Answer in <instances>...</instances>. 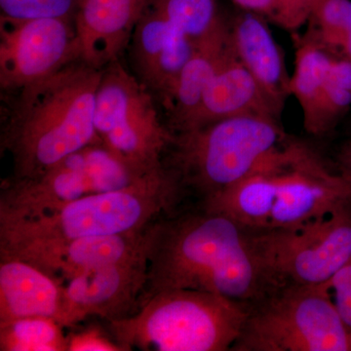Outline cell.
Wrapping results in <instances>:
<instances>
[{"instance_id":"6da1fadb","label":"cell","mask_w":351,"mask_h":351,"mask_svg":"<svg viewBox=\"0 0 351 351\" xmlns=\"http://www.w3.org/2000/svg\"><path fill=\"white\" fill-rule=\"evenodd\" d=\"M147 282L152 295L186 289L223 295L249 307L280 287L265 263L258 230L200 208L160 216L145 230Z\"/></svg>"},{"instance_id":"7a4b0ae2","label":"cell","mask_w":351,"mask_h":351,"mask_svg":"<svg viewBox=\"0 0 351 351\" xmlns=\"http://www.w3.org/2000/svg\"><path fill=\"white\" fill-rule=\"evenodd\" d=\"M101 69L82 61L13 92L2 117L0 145L12 164L8 182L32 179L88 145Z\"/></svg>"},{"instance_id":"3957f363","label":"cell","mask_w":351,"mask_h":351,"mask_svg":"<svg viewBox=\"0 0 351 351\" xmlns=\"http://www.w3.org/2000/svg\"><path fill=\"white\" fill-rule=\"evenodd\" d=\"M350 198V176L332 172L309 145L286 138L250 174L201 208L256 230H293Z\"/></svg>"},{"instance_id":"277c9868","label":"cell","mask_w":351,"mask_h":351,"mask_svg":"<svg viewBox=\"0 0 351 351\" xmlns=\"http://www.w3.org/2000/svg\"><path fill=\"white\" fill-rule=\"evenodd\" d=\"M250 307L204 291H162L137 313L108 322L122 351L232 350Z\"/></svg>"},{"instance_id":"5b68a950","label":"cell","mask_w":351,"mask_h":351,"mask_svg":"<svg viewBox=\"0 0 351 351\" xmlns=\"http://www.w3.org/2000/svg\"><path fill=\"white\" fill-rule=\"evenodd\" d=\"M181 195L165 166L131 186L84 196L31 218H0V243L106 237L145 230Z\"/></svg>"},{"instance_id":"8992f818","label":"cell","mask_w":351,"mask_h":351,"mask_svg":"<svg viewBox=\"0 0 351 351\" xmlns=\"http://www.w3.org/2000/svg\"><path fill=\"white\" fill-rule=\"evenodd\" d=\"M286 138L277 120H219L174 133L163 165L174 176L181 193L189 189L206 200L250 174Z\"/></svg>"},{"instance_id":"52a82bcc","label":"cell","mask_w":351,"mask_h":351,"mask_svg":"<svg viewBox=\"0 0 351 351\" xmlns=\"http://www.w3.org/2000/svg\"><path fill=\"white\" fill-rule=\"evenodd\" d=\"M232 351H351L326 285H283L250 307Z\"/></svg>"},{"instance_id":"ba28073f","label":"cell","mask_w":351,"mask_h":351,"mask_svg":"<svg viewBox=\"0 0 351 351\" xmlns=\"http://www.w3.org/2000/svg\"><path fill=\"white\" fill-rule=\"evenodd\" d=\"M156 99L119 60L101 69L94 128L101 144L141 174L163 167L174 132L161 121Z\"/></svg>"},{"instance_id":"9c48e42d","label":"cell","mask_w":351,"mask_h":351,"mask_svg":"<svg viewBox=\"0 0 351 351\" xmlns=\"http://www.w3.org/2000/svg\"><path fill=\"white\" fill-rule=\"evenodd\" d=\"M145 175L101 142L94 143L69 154L38 177L4 182L0 218L39 216L84 196L126 188Z\"/></svg>"},{"instance_id":"30bf717a","label":"cell","mask_w":351,"mask_h":351,"mask_svg":"<svg viewBox=\"0 0 351 351\" xmlns=\"http://www.w3.org/2000/svg\"><path fill=\"white\" fill-rule=\"evenodd\" d=\"M258 241L279 285H327L351 260V198L300 228L258 230Z\"/></svg>"},{"instance_id":"8fae6325","label":"cell","mask_w":351,"mask_h":351,"mask_svg":"<svg viewBox=\"0 0 351 351\" xmlns=\"http://www.w3.org/2000/svg\"><path fill=\"white\" fill-rule=\"evenodd\" d=\"M80 61L73 20L0 18V88L13 93Z\"/></svg>"},{"instance_id":"7c38bea8","label":"cell","mask_w":351,"mask_h":351,"mask_svg":"<svg viewBox=\"0 0 351 351\" xmlns=\"http://www.w3.org/2000/svg\"><path fill=\"white\" fill-rule=\"evenodd\" d=\"M147 252L84 272L64 286L57 323L63 328L96 316L108 322L137 313L147 282Z\"/></svg>"},{"instance_id":"4fadbf2b","label":"cell","mask_w":351,"mask_h":351,"mask_svg":"<svg viewBox=\"0 0 351 351\" xmlns=\"http://www.w3.org/2000/svg\"><path fill=\"white\" fill-rule=\"evenodd\" d=\"M147 228L106 237L0 243V255L19 258L58 280L69 281L89 270L145 254Z\"/></svg>"},{"instance_id":"5bb4252c","label":"cell","mask_w":351,"mask_h":351,"mask_svg":"<svg viewBox=\"0 0 351 351\" xmlns=\"http://www.w3.org/2000/svg\"><path fill=\"white\" fill-rule=\"evenodd\" d=\"M147 0H80L75 27L80 61L103 69L128 47Z\"/></svg>"},{"instance_id":"9a60e30c","label":"cell","mask_w":351,"mask_h":351,"mask_svg":"<svg viewBox=\"0 0 351 351\" xmlns=\"http://www.w3.org/2000/svg\"><path fill=\"white\" fill-rule=\"evenodd\" d=\"M282 110L233 54L210 83L195 112L174 133L233 117H261L279 121Z\"/></svg>"},{"instance_id":"2e32d148","label":"cell","mask_w":351,"mask_h":351,"mask_svg":"<svg viewBox=\"0 0 351 351\" xmlns=\"http://www.w3.org/2000/svg\"><path fill=\"white\" fill-rule=\"evenodd\" d=\"M267 19L242 10L230 18V41L233 54L263 91L279 107L290 96L288 75L282 50L272 36Z\"/></svg>"},{"instance_id":"e0dca14e","label":"cell","mask_w":351,"mask_h":351,"mask_svg":"<svg viewBox=\"0 0 351 351\" xmlns=\"http://www.w3.org/2000/svg\"><path fill=\"white\" fill-rule=\"evenodd\" d=\"M64 291L63 281L32 263L0 255V323L29 317L57 322Z\"/></svg>"},{"instance_id":"ac0fdd59","label":"cell","mask_w":351,"mask_h":351,"mask_svg":"<svg viewBox=\"0 0 351 351\" xmlns=\"http://www.w3.org/2000/svg\"><path fill=\"white\" fill-rule=\"evenodd\" d=\"M230 18L196 46L193 56L163 104L168 113V126L179 130L199 105L201 99L217 73L232 57L230 41Z\"/></svg>"},{"instance_id":"d6986e66","label":"cell","mask_w":351,"mask_h":351,"mask_svg":"<svg viewBox=\"0 0 351 351\" xmlns=\"http://www.w3.org/2000/svg\"><path fill=\"white\" fill-rule=\"evenodd\" d=\"M331 52L315 34L301 39L295 52V71L290 80V94L297 99L307 132L313 126L328 80Z\"/></svg>"},{"instance_id":"ffe728a7","label":"cell","mask_w":351,"mask_h":351,"mask_svg":"<svg viewBox=\"0 0 351 351\" xmlns=\"http://www.w3.org/2000/svg\"><path fill=\"white\" fill-rule=\"evenodd\" d=\"M147 4L195 44L230 19L221 11L218 0H147Z\"/></svg>"},{"instance_id":"44dd1931","label":"cell","mask_w":351,"mask_h":351,"mask_svg":"<svg viewBox=\"0 0 351 351\" xmlns=\"http://www.w3.org/2000/svg\"><path fill=\"white\" fill-rule=\"evenodd\" d=\"M54 319L20 318L0 323L1 351H66L69 339Z\"/></svg>"},{"instance_id":"7402d4cb","label":"cell","mask_w":351,"mask_h":351,"mask_svg":"<svg viewBox=\"0 0 351 351\" xmlns=\"http://www.w3.org/2000/svg\"><path fill=\"white\" fill-rule=\"evenodd\" d=\"M80 0H0V12L4 19L75 20Z\"/></svg>"},{"instance_id":"603a6c76","label":"cell","mask_w":351,"mask_h":351,"mask_svg":"<svg viewBox=\"0 0 351 351\" xmlns=\"http://www.w3.org/2000/svg\"><path fill=\"white\" fill-rule=\"evenodd\" d=\"M309 20L319 39L351 36V0H315Z\"/></svg>"},{"instance_id":"cb8c5ba5","label":"cell","mask_w":351,"mask_h":351,"mask_svg":"<svg viewBox=\"0 0 351 351\" xmlns=\"http://www.w3.org/2000/svg\"><path fill=\"white\" fill-rule=\"evenodd\" d=\"M341 319L351 331V260L327 283Z\"/></svg>"},{"instance_id":"d4e9b609","label":"cell","mask_w":351,"mask_h":351,"mask_svg":"<svg viewBox=\"0 0 351 351\" xmlns=\"http://www.w3.org/2000/svg\"><path fill=\"white\" fill-rule=\"evenodd\" d=\"M282 5L281 27L290 31L299 29L311 18L315 0H280Z\"/></svg>"},{"instance_id":"484cf974","label":"cell","mask_w":351,"mask_h":351,"mask_svg":"<svg viewBox=\"0 0 351 351\" xmlns=\"http://www.w3.org/2000/svg\"><path fill=\"white\" fill-rule=\"evenodd\" d=\"M68 339V351H122L115 341L112 343L97 330H88Z\"/></svg>"},{"instance_id":"4316f807","label":"cell","mask_w":351,"mask_h":351,"mask_svg":"<svg viewBox=\"0 0 351 351\" xmlns=\"http://www.w3.org/2000/svg\"><path fill=\"white\" fill-rule=\"evenodd\" d=\"M240 9L258 14L265 19L280 25L282 19V5L280 0H232Z\"/></svg>"},{"instance_id":"83f0119b","label":"cell","mask_w":351,"mask_h":351,"mask_svg":"<svg viewBox=\"0 0 351 351\" xmlns=\"http://www.w3.org/2000/svg\"><path fill=\"white\" fill-rule=\"evenodd\" d=\"M328 80L351 94V62L331 53Z\"/></svg>"},{"instance_id":"f1b7e54d","label":"cell","mask_w":351,"mask_h":351,"mask_svg":"<svg viewBox=\"0 0 351 351\" xmlns=\"http://www.w3.org/2000/svg\"><path fill=\"white\" fill-rule=\"evenodd\" d=\"M338 160L341 172L351 177V141L341 147L339 152Z\"/></svg>"}]
</instances>
